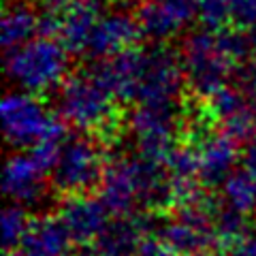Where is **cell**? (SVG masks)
<instances>
[{"instance_id":"1","label":"cell","mask_w":256,"mask_h":256,"mask_svg":"<svg viewBox=\"0 0 256 256\" xmlns=\"http://www.w3.org/2000/svg\"><path fill=\"white\" fill-rule=\"evenodd\" d=\"M254 50L256 36H250L246 30H198L186 38L182 52L186 84L196 96L210 98L226 86L239 62L252 58Z\"/></svg>"},{"instance_id":"2","label":"cell","mask_w":256,"mask_h":256,"mask_svg":"<svg viewBox=\"0 0 256 256\" xmlns=\"http://www.w3.org/2000/svg\"><path fill=\"white\" fill-rule=\"evenodd\" d=\"M58 114L79 130L94 132L100 141H111L120 132L116 98L92 73L66 77L58 94Z\"/></svg>"},{"instance_id":"3","label":"cell","mask_w":256,"mask_h":256,"mask_svg":"<svg viewBox=\"0 0 256 256\" xmlns=\"http://www.w3.org/2000/svg\"><path fill=\"white\" fill-rule=\"evenodd\" d=\"M4 68L22 90L38 94L62 86L68 73V50L54 36L30 38L4 54Z\"/></svg>"},{"instance_id":"4","label":"cell","mask_w":256,"mask_h":256,"mask_svg":"<svg viewBox=\"0 0 256 256\" xmlns=\"http://www.w3.org/2000/svg\"><path fill=\"white\" fill-rule=\"evenodd\" d=\"M2 130L13 148H32L45 137L62 139L64 124L32 92H11L2 98Z\"/></svg>"},{"instance_id":"5","label":"cell","mask_w":256,"mask_h":256,"mask_svg":"<svg viewBox=\"0 0 256 256\" xmlns=\"http://www.w3.org/2000/svg\"><path fill=\"white\" fill-rule=\"evenodd\" d=\"M102 150L94 139L75 137L64 141L58 164L52 171L54 188L64 196L70 194H90L100 186L105 175Z\"/></svg>"},{"instance_id":"6","label":"cell","mask_w":256,"mask_h":256,"mask_svg":"<svg viewBox=\"0 0 256 256\" xmlns=\"http://www.w3.org/2000/svg\"><path fill=\"white\" fill-rule=\"evenodd\" d=\"M178 126L180 116L175 105L139 102V107L130 116V132L137 141L139 156L164 164L166 156L178 146V139H175Z\"/></svg>"},{"instance_id":"7","label":"cell","mask_w":256,"mask_h":256,"mask_svg":"<svg viewBox=\"0 0 256 256\" xmlns=\"http://www.w3.org/2000/svg\"><path fill=\"white\" fill-rule=\"evenodd\" d=\"M184 82L186 70L182 56L169 47H156L148 54L137 100L148 105H175Z\"/></svg>"},{"instance_id":"8","label":"cell","mask_w":256,"mask_h":256,"mask_svg":"<svg viewBox=\"0 0 256 256\" xmlns=\"http://www.w3.org/2000/svg\"><path fill=\"white\" fill-rule=\"evenodd\" d=\"M146 60L148 54H143L137 47H130V50L98 60L90 73L116 100H137Z\"/></svg>"},{"instance_id":"9","label":"cell","mask_w":256,"mask_h":256,"mask_svg":"<svg viewBox=\"0 0 256 256\" xmlns=\"http://www.w3.org/2000/svg\"><path fill=\"white\" fill-rule=\"evenodd\" d=\"M198 154V178L205 188L222 186L230 178L237 164V139L226 130H203L196 137Z\"/></svg>"},{"instance_id":"10","label":"cell","mask_w":256,"mask_h":256,"mask_svg":"<svg viewBox=\"0 0 256 256\" xmlns=\"http://www.w3.org/2000/svg\"><path fill=\"white\" fill-rule=\"evenodd\" d=\"M109 214L111 212L102 203V198L90 194H70L60 207V218L79 246L92 244L105 233L109 226Z\"/></svg>"},{"instance_id":"11","label":"cell","mask_w":256,"mask_h":256,"mask_svg":"<svg viewBox=\"0 0 256 256\" xmlns=\"http://www.w3.org/2000/svg\"><path fill=\"white\" fill-rule=\"evenodd\" d=\"M98 188L102 203L111 214H132V207L139 205V160L114 158L107 164Z\"/></svg>"},{"instance_id":"12","label":"cell","mask_w":256,"mask_h":256,"mask_svg":"<svg viewBox=\"0 0 256 256\" xmlns=\"http://www.w3.org/2000/svg\"><path fill=\"white\" fill-rule=\"evenodd\" d=\"M139 36H143V32L137 22V15L132 18L126 11L102 13V18L98 20V24H96V28L92 32L88 54L94 60L109 58V56H116L120 52L134 47Z\"/></svg>"},{"instance_id":"13","label":"cell","mask_w":256,"mask_h":256,"mask_svg":"<svg viewBox=\"0 0 256 256\" xmlns=\"http://www.w3.org/2000/svg\"><path fill=\"white\" fill-rule=\"evenodd\" d=\"M73 242L75 239L60 216H41L30 222L28 233L18 250L22 256H73Z\"/></svg>"},{"instance_id":"14","label":"cell","mask_w":256,"mask_h":256,"mask_svg":"<svg viewBox=\"0 0 256 256\" xmlns=\"http://www.w3.org/2000/svg\"><path fill=\"white\" fill-rule=\"evenodd\" d=\"M102 18L100 0H73L60 18V43L73 54L88 52L92 32Z\"/></svg>"},{"instance_id":"15","label":"cell","mask_w":256,"mask_h":256,"mask_svg":"<svg viewBox=\"0 0 256 256\" xmlns=\"http://www.w3.org/2000/svg\"><path fill=\"white\" fill-rule=\"evenodd\" d=\"M43 169L30 154H13L4 164L2 188L13 203L34 205L43 196Z\"/></svg>"},{"instance_id":"16","label":"cell","mask_w":256,"mask_h":256,"mask_svg":"<svg viewBox=\"0 0 256 256\" xmlns=\"http://www.w3.org/2000/svg\"><path fill=\"white\" fill-rule=\"evenodd\" d=\"M152 233V224L146 216H120L118 222H109L98 239H96V256H139L143 237Z\"/></svg>"},{"instance_id":"17","label":"cell","mask_w":256,"mask_h":256,"mask_svg":"<svg viewBox=\"0 0 256 256\" xmlns=\"http://www.w3.org/2000/svg\"><path fill=\"white\" fill-rule=\"evenodd\" d=\"M41 18L26 2H9L2 11V47L4 52L28 43L38 30Z\"/></svg>"},{"instance_id":"18","label":"cell","mask_w":256,"mask_h":256,"mask_svg":"<svg viewBox=\"0 0 256 256\" xmlns=\"http://www.w3.org/2000/svg\"><path fill=\"white\" fill-rule=\"evenodd\" d=\"M137 22L141 26L143 36L154 38V41H164L171 38L175 32L184 26L175 20V15L166 9L162 0H146L137 9Z\"/></svg>"},{"instance_id":"19","label":"cell","mask_w":256,"mask_h":256,"mask_svg":"<svg viewBox=\"0 0 256 256\" xmlns=\"http://www.w3.org/2000/svg\"><path fill=\"white\" fill-rule=\"evenodd\" d=\"M222 201L230 210H235L244 216L256 212V180L248 171H233L230 178L222 184Z\"/></svg>"},{"instance_id":"20","label":"cell","mask_w":256,"mask_h":256,"mask_svg":"<svg viewBox=\"0 0 256 256\" xmlns=\"http://www.w3.org/2000/svg\"><path fill=\"white\" fill-rule=\"evenodd\" d=\"M30 218L26 210L15 203L9 205L2 214V244H4V252H11L13 248H20L22 239L26 237L28 226H30Z\"/></svg>"},{"instance_id":"21","label":"cell","mask_w":256,"mask_h":256,"mask_svg":"<svg viewBox=\"0 0 256 256\" xmlns=\"http://www.w3.org/2000/svg\"><path fill=\"white\" fill-rule=\"evenodd\" d=\"M196 18L205 28L220 30L228 22V0H198Z\"/></svg>"},{"instance_id":"22","label":"cell","mask_w":256,"mask_h":256,"mask_svg":"<svg viewBox=\"0 0 256 256\" xmlns=\"http://www.w3.org/2000/svg\"><path fill=\"white\" fill-rule=\"evenodd\" d=\"M62 139H52V137H45L38 143L30 148V156L34 158V162L41 166V169L47 171H54V166L58 164L60 154H62Z\"/></svg>"},{"instance_id":"23","label":"cell","mask_w":256,"mask_h":256,"mask_svg":"<svg viewBox=\"0 0 256 256\" xmlns=\"http://www.w3.org/2000/svg\"><path fill=\"white\" fill-rule=\"evenodd\" d=\"M228 24L237 30H254L256 0H228Z\"/></svg>"},{"instance_id":"24","label":"cell","mask_w":256,"mask_h":256,"mask_svg":"<svg viewBox=\"0 0 256 256\" xmlns=\"http://www.w3.org/2000/svg\"><path fill=\"white\" fill-rule=\"evenodd\" d=\"M220 256H256V233L248 230L233 244L220 248Z\"/></svg>"},{"instance_id":"25","label":"cell","mask_w":256,"mask_h":256,"mask_svg":"<svg viewBox=\"0 0 256 256\" xmlns=\"http://www.w3.org/2000/svg\"><path fill=\"white\" fill-rule=\"evenodd\" d=\"M139 256H182V254L171 250V248L152 230L150 235L143 237V242L139 246Z\"/></svg>"},{"instance_id":"26","label":"cell","mask_w":256,"mask_h":256,"mask_svg":"<svg viewBox=\"0 0 256 256\" xmlns=\"http://www.w3.org/2000/svg\"><path fill=\"white\" fill-rule=\"evenodd\" d=\"M242 169L248 171L256 180V139H252L246 148V154L242 158Z\"/></svg>"},{"instance_id":"27","label":"cell","mask_w":256,"mask_h":256,"mask_svg":"<svg viewBox=\"0 0 256 256\" xmlns=\"http://www.w3.org/2000/svg\"><path fill=\"white\" fill-rule=\"evenodd\" d=\"M70 2L73 0H36V4L43 9V13H56V15H62Z\"/></svg>"},{"instance_id":"28","label":"cell","mask_w":256,"mask_h":256,"mask_svg":"<svg viewBox=\"0 0 256 256\" xmlns=\"http://www.w3.org/2000/svg\"><path fill=\"white\" fill-rule=\"evenodd\" d=\"M246 88H248V94H250V98L256 102V50H254L252 58H250V64H248Z\"/></svg>"},{"instance_id":"29","label":"cell","mask_w":256,"mask_h":256,"mask_svg":"<svg viewBox=\"0 0 256 256\" xmlns=\"http://www.w3.org/2000/svg\"><path fill=\"white\" fill-rule=\"evenodd\" d=\"M4 256H22V254H20V252H18V254H13V252H4Z\"/></svg>"},{"instance_id":"30","label":"cell","mask_w":256,"mask_h":256,"mask_svg":"<svg viewBox=\"0 0 256 256\" xmlns=\"http://www.w3.org/2000/svg\"><path fill=\"white\" fill-rule=\"evenodd\" d=\"M194 256H207V254H194Z\"/></svg>"}]
</instances>
